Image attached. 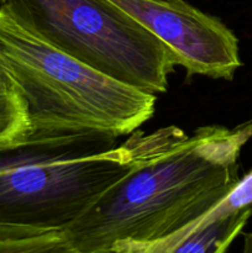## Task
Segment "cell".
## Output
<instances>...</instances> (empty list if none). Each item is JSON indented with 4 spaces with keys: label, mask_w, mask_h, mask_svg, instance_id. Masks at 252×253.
Instances as JSON below:
<instances>
[{
    "label": "cell",
    "mask_w": 252,
    "mask_h": 253,
    "mask_svg": "<svg viewBox=\"0 0 252 253\" xmlns=\"http://www.w3.org/2000/svg\"><path fill=\"white\" fill-rule=\"evenodd\" d=\"M251 137L252 121L235 130L203 126L192 135L177 126L145 132L132 168L62 232L93 253L170 236L234 189L240 153Z\"/></svg>",
    "instance_id": "6da1fadb"
},
{
    "label": "cell",
    "mask_w": 252,
    "mask_h": 253,
    "mask_svg": "<svg viewBox=\"0 0 252 253\" xmlns=\"http://www.w3.org/2000/svg\"><path fill=\"white\" fill-rule=\"evenodd\" d=\"M0 66L22 93L29 140L131 135L155 114L156 95L116 81L54 48L0 7Z\"/></svg>",
    "instance_id": "7a4b0ae2"
},
{
    "label": "cell",
    "mask_w": 252,
    "mask_h": 253,
    "mask_svg": "<svg viewBox=\"0 0 252 253\" xmlns=\"http://www.w3.org/2000/svg\"><path fill=\"white\" fill-rule=\"evenodd\" d=\"M143 131L124 142L100 133L29 140L0 153V224L62 231L124 177Z\"/></svg>",
    "instance_id": "3957f363"
},
{
    "label": "cell",
    "mask_w": 252,
    "mask_h": 253,
    "mask_svg": "<svg viewBox=\"0 0 252 253\" xmlns=\"http://www.w3.org/2000/svg\"><path fill=\"white\" fill-rule=\"evenodd\" d=\"M20 26L91 68L146 93H165L178 66L160 39L110 0H0Z\"/></svg>",
    "instance_id": "277c9868"
},
{
    "label": "cell",
    "mask_w": 252,
    "mask_h": 253,
    "mask_svg": "<svg viewBox=\"0 0 252 253\" xmlns=\"http://www.w3.org/2000/svg\"><path fill=\"white\" fill-rule=\"evenodd\" d=\"M175 54L188 76L231 81L241 67L239 40L221 20L184 0H110Z\"/></svg>",
    "instance_id": "5b68a950"
},
{
    "label": "cell",
    "mask_w": 252,
    "mask_h": 253,
    "mask_svg": "<svg viewBox=\"0 0 252 253\" xmlns=\"http://www.w3.org/2000/svg\"><path fill=\"white\" fill-rule=\"evenodd\" d=\"M252 216V207L220 217L175 245L168 253H226Z\"/></svg>",
    "instance_id": "8992f818"
},
{
    "label": "cell",
    "mask_w": 252,
    "mask_h": 253,
    "mask_svg": "<svg viewBox=\"0 0 252 253\" xmlns=\"http://www.w3.org/2000/svg\"><path fill=\"white\" fill-rule=\"evenodd\" d=\"M29 135L26 101L16 83L0 66V153L24 145Z\"/></svg>",
    "instance_id": "52a82bcc"
},
{
    "label": "cell",
    "mask_w": 252,
    "mask_h": 253,
    "mask_svg": "<svg viewBox=\"0 0 252 253\" xmlns=\"http://www.w3.org/2000/svg\"><path fill=\"white\" fill-rule=\"evenodd\" d=\"M0 253H93L74 247L62 231L1 225ZM115 253V252H110Z\"/></svg>",
    "instance_id": "ba28073f"
},
{
    "label": "cell",
    "mask_w": 252,
    "mask_h": 253,
    "mask_svg": "<svg viewBox=\"0 0 252 253\" xmlns=\"http://www.w3.org/2000/svg\"><path fill=\"white\" fill-rule=\"evenodd\" d=\"M242 253H252V232H247V234H245Z\"/></svg>",
    "instance_id": "9c48e42d"
}]
</instances>
